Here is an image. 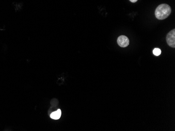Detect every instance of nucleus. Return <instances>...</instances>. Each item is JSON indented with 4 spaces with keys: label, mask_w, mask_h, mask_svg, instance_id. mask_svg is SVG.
<instances>
[{
    "label": "nucleus",
    "mask_w": 175,
    "mask_h": 131,
    "mask_svg": "<svg viewBox=\"0 0 175 131\" xmlns=\"http://www.w3.org/2000/svg\"><path fill=\"white\" fill-rule=\"evenodd\" d=\"M117 42L120 46L122 48H125L128 46L130 43V40L129 38L124 35L119 37L117 40Z\"/></svg>",
    "instance_id": "obj_3"
},
{
    "label": "nucleus",
    "mask_w": 175,
    "mask_h": 131,
    "mask_svg": "<svg viewBox=\"0 0 175 131\" xmlns=\"http://www.w3.org/2000/svg\"><path fill=\"white\" fill-rule=\"evenodd\" d=\"M171 13V9L170 6L166 4H162L156 8L155 14L158 20H163L167 18Z\"/></svg>",
    "instance_id": "obj_1"
},
{
    "label": "nucleus",
    "mask_w": 175,
    "mask_h": 131,
    "mask_svg": "<svg viewBox=\"0 0 175 131\" xmlns=\"http://www.w3.org/2000/svg\"><path fill=\"white\" fill-rule=\"evenodd\" d=\"M61 116V111L60 109H58L57 111L53 112L51 114V118L54 120H58L60 119Z\"/></svg>",
    "instance_id": "obj_4"
},
{
    "label": "nucleus",
    "mask_w": 175,
    "mask_h": 131,
    "mask_svg": "<svg viewBox=\"0 0 175 131\" xmlns=\"http://www.w3.org/2000/svg\"><path fill=\"white\" fill-rule=\"evenodd\" d=\"M167 44L172 48H175V29L171 30L166 36Z\"/></svg>",
    "instance_id": "obj_2"
},
{
    "label": "nucleus",
    "mask_w": 175,
    "mask_h": 131,
    "mask_svg": "<svg viewBox=\"0 0 175 131\" xmlns=\"http://www.w3.org/2000/svg\"><path fill=\"white\" fill-rule=\"evenodd\" d=\"M153 54L156 56H159L161 54V50L159 48H155L153 50Z\"/></svg>",
    "instance_id": "obj_5"
},
{
    "label": "nucleus",
    "mask_w": 175,
    "mask_h": 131,
    "mask_svg": "<svg viewBox=\"0 0 175 131\" xmlns=\"http://www.w3.org/2000/svg\"><path fill=\"white\" fill-rule=\"evenodd\" d=\"M130 1L132 3H135L137 1V0H130Z\"/></svg>",
    "instance_id": "obj_6"
}]
</instances>
